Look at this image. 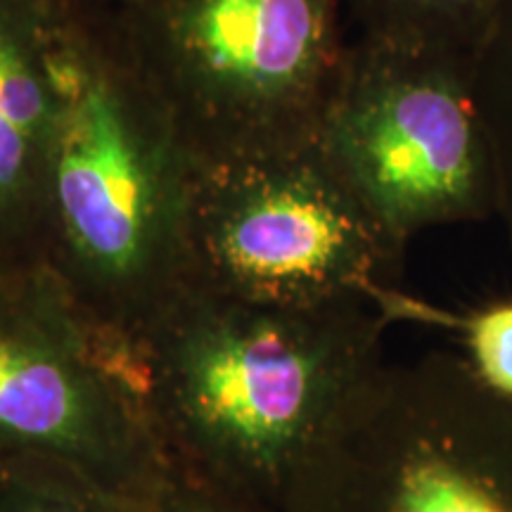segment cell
<instances>
[{"mask_svg":"<svg viewBox=\"0 0 512 512\" xmlns=\"http://www.w3.org/2000/svg\"><path fill=\"white\" fill-rule=\"evenodd\" d=\"M475 60L354 36L318 145L401 240L498 214Z\"/></svg>","mask_w":512,"mask_h":512,"instance_id":"cell-7","label":"cell"},{"mask_svg":"<svg viewBox=\"0 0 512 512\" xmlns=\"http://www.w3.org/2000/svg\"><path fill=\"white\" fill-rule=\"evenodd\" d=\"M107 12L195 164L316 145L354 41L347 0H128Z\"/></svg>","mask_w":512,"mask_h":512,"instance_id":"cell-3","label":"cell"},{"mask_svg":"<svg viewBox=\"0 0 512 512\" xmlns=\"http://www.w3.org/2000/svg\"><path fill=\"white\" fill-rule=\"evenodd\" d=\"M57 114L48 0H0V268L43 266Z\"/></svg>","mask_w":512,"mask_h":512,"instance_id":"cell-8","label":"cell"},{"mask_svg":"<svg viewBox=\"0 0 512 512\" xmlns=\"http://www.w3.org/2000/svg\"><path fill=\"white\" fill-rule=\"evenodd\" d=\"M406 240L320 150L195 164L185 287L280 309L370 302L394 323Z\"/></svg>","mask_w":512,"mask_h":512,"instance_id":"cell-4","label":"cell"},{"mask_svg":"<svg viewBox=\"0 0 512 512\" xmlns=\"http://www.w3.org/2000/svg\"><path fill=\"white\" fill-rule=\"evenodd\" d=\"M50 463L138 512L169 460L121 358L46 266L0 268V465Z\"/></svg>","mask_w":512,"mask_h":512,"instance_id":"cell-6","label":"cell"},{"mask_svg":"<svg viewBox=\"0 0 512 512\" xmlns=\"http://www.w3.org/2000/svg\"><path fill=\"white\" fill-rule=\"evenodd\" d=\"M505 0H347L356 36L475 60Z\"/></svg>","mask_w":512,"mask_h":512,"instance_id":"cell-9","label":"cell"},{"mask_svg":"<svg viewBox=\"0 0 512 512\" xmlns=\"http://www.w3.org/2000/svg\"><path fill=\"white\" fill-rule=\"evenodd\" d=\"M138 512H268L169 463L162 486Z\"/></svg>","mask_w":512,"mask_h":512,"instance_id":"cell-13","label":"cell"},{"mask_svg":"<svg viewBox=\"0 0 512 512\" xmlns=\"http://www.w3.org/2000/svg\"><path fill=\"white\" fill-rule=\"evenodd\" d=\"M60 114L43 266L102 335L128 344L185 287L195 159L105 5L48 0Z\"/></svg>","mask_w":512,"mask_h":512,"instance_id":"cell-2","label":"cell"},{"mask_svg":"<svg viewBox=\"0 0 512 512\" xmlns=\"http://www.w3.org/2000/svg\"><path fill=\"white\" fill-rule=\"evenodd\" d=\"M83 3H93V5H107V8H112V5L128 3V0H83Z\"/></svg>","mask_w":512,"mask_h":512,"instance_id":"cell-14","label":"cell"},{"mask_svg":"<svg viewBox=\"0 0 512 512\" xmlns=\"http://www.w3.org/2000/svg\"><path fill=\"white\" fill-rule=\"evenodd\" d=\"M389 323L370 302L280 309L183 287L121 358L169 463L278 512L387 363Z\"/></svg>","mask_w":512,"mask_h":512,"instance_id":"cell-1","label":"cell"},{"mask_svg":"<svg viewBox=\"0 0 512 512\" xmlns=\"http://www.w3.org/2000/svg\"><path fill=\"white\" fill-rule=\"evenodd\" d=\"M278 512H512V396L456 349L387 361Z\"/></svg>","mask_w":512,"mask_h":512,"instance_id":"cell-5","label":"cell"},{"mask_svg":"<svg viewBox=\"0 0 512 512\" xmlns=\"http://www.w3.org/2000/svg\"><path fill=\"white\" fill-rule=\"evenodd\" d=\"M0 512H126L74 472L50 463L0 465Z\"/></svg>","mask_w":512,"mask_h":512,"instance_id":"cell-12","label":"cell"},{"mask_svg":"<svg viewBox=\"0 0 512 512\" xmlns=\"http://www.w3.org/2000/svg\"><path fill=\"white\" fill-rule=\"evenodd\" d=\"M403 320L446 330L472 373L496 392L512 396V297L463 313L439 309L413 297L403 311Z\"/></svg>","mask_w":512,"mask_h":512,"instance_id":"cell-11","label":"cell"},{"mask_svg":"<svg viewBox=\"0 0 512 512\" xmlns=\"http://www.w3.org/2000/svg\"><path fill=\"white\" fill-rule=\"evenodd\" d=\"M475 95L496 157L498 219L512 245V0H505L494 29L472 64Z\"/></svg>","mask_w":512,"mask_h":512,"instance_id":"cell-10","label":"cell"}]
</instances>
